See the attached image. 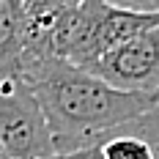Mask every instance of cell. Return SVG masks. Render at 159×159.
Returning a JSON list of instances; mask_svg holds the SVG:
<instances>
[{"mask_svg": "<svg viewBox=\"0 0 159 159\" xmlns=\"http://www.w3.org/2000/svg\"><path fill=\"white\" fill-rule=\"evenodd\" d=\"M47 112L58 154L99 145L107 134L140 118L157 102L151 93L118 91L110 82L58 55L19 63Z\"/></svg>", "mask_w": 159, "mask_h": 159, "instance_id": "obj_1", "label": "cell"}, {"mask_svg": "<svg viewBox=\"0 0 159 159\" xmlns=\"http://www.w3.org/2000/svg\"><path fill=\"white\" fill-rule=\"evenodd\" d=\"M154 25H159V14H134L104 0H80L55 11L52 52L91 71L110 49Z\"/></svg>", "mask_w": 159, "mask_h": 159, "instance_id": "obj_2", "label": "cell"}, {"mask_svg": "<svg viewBox=\"0 0 159 159\" xmlns=\"http://www.w3.org/2000/svg\"><path fill=\"white\" fill-rule=\"evenodd\" d=\"M0 151L11 159H49L58 154L47 112L19 69L0 71Z\"/></svg>", "mask_w": 159, "mask_h": 159, "instance_id": "obj_3", "label": "cell"}, {"mask_svg": "<svg viewBox=\"0 0 159 159\" xmlns=\"http://www.w3.org/2000/svg\"><path fill=\"white\" fill-rule=\"evenodd\" d=\"M91 71L118 91L154 96L159 91V25L110 49Z\"/></svg>", "mask_w": 159, "mask_h": 159, "instance_id": "obj_4", "label": "cell"}, {"mask_svg": "<svg viewBox=\"0 0 159 159\" xmlns=\"http://www.w3.org/2000/svg\"><path fill=\"white\" fill-rule=\"evenodd\" d=\"M28 0H0V71L19 66L28 49Z\"/></svg>", "mask_w": 159, "mask_h": 159, "instance_id": "obj_5", "label": "cell"}, {"mask_svg": "<svg viewBox=\"0 0 159 159\" xmlns=\"http://www.w3.org/2000/svg\"><path fill=\"white\" fill-rule=\"evenodd\" d=\"M99 148H102L104 159H159L157 145L145 134H140L137 129H132L129 124L107 134L99 143Z\"/></svg>", "mask_w": 159, "mask_h": 159, "instance_id": "obj_6", "label": "cell"}, {"mask_svg": "<svg viewBox=\"0 0 159 159\" xmlns=\"http://www.w3.org/2000/svg\"><path fill=\"white\" fill-rule=\"evenodd\" d=\"M129 126L137 129L140 134H145L151 143L157 145V151H159V104H154V107H151L148 112H143L140 118L129 121Z\"/></svg>", "mask_w": 159, "mask_h": 159, "instance_id": "obj_7", "label": "cell"}, {"mask_svg": "<svg viewBox=\"0 0 159 159\" xmlns=\"http://www.w3.org/2000/svg\"><path fill=\"white\" fill-rule=\"evenodd\" d=\"M104 3L134 14H159V0H104Z\"/></svg>", "mask_w": 159, "mask_h": 159, "instance_id": "obj_8", "label": "cell"}, {"mask_svg": "<svg viewBox=\"0 0 159 159\" xmlns=\"http://www.w3.org/2000/svg\"><path fill=\"white\" fill-rule=\"evenodd\" d=\"M49 159H104L102 148L99 145H91V148H80V151H71V154H55Z\"/></svg>", "mask_w": 159, "mask_h": 159, "instance_id": "obj_9", "label": "cell"}, {"mask_svg": "<svg viewBox=\"0 0 159 159\" xmlns=\"http://www.w3.org/2000/svg\"><path fill=\"white\" fill-rule=\"evenodd\" d=\"M61 6H66V0H28L30 14H47V11H55Z\"/></svg>", "mask_w": 159, "mask_h": 159, "instance_id": "obj_10", "label": "cell"}, {"mask_svg": "<svg viewBox=\"0 0 159 159\" xmlns=\"http://www.w3.org/2000/svg\"><path fill=\"white\" fill-rule=\"evenodd\" d=\"M74 3H80V0H66V6H74Z\"/></svg>", "mask_w": 159, "mask_h": 159, "instance_id": "obj_11", "label": "cell"}, {"mask_svg": "<svg viewBox=\"0 0 159 159\" xmlns=\"http://www.w3.org/2000/svg\"><path fill=\"white\" fill-rule=\"evenodd\" d=\"M154 102H157V104H159V91H157V93H154Z\"/></svg>", "mask_w": 159, "mask_h": 159, "instance_id": "obj_12", "label": "cell"}, {"mask_svg": "<svg viewBox=\"0 0 159 159\" xmlns=\"http://www.w3.org/2000/svg\"><path fill=\"white\" fill-rule=\"evenodd\" d=\"M0 159H11V157H6V154H3V151H0Z\"/></svg>", "mask_w": 159, "mask_h": 159, "instance_id": "obj_13", "label": "cell"}]
</instances>
